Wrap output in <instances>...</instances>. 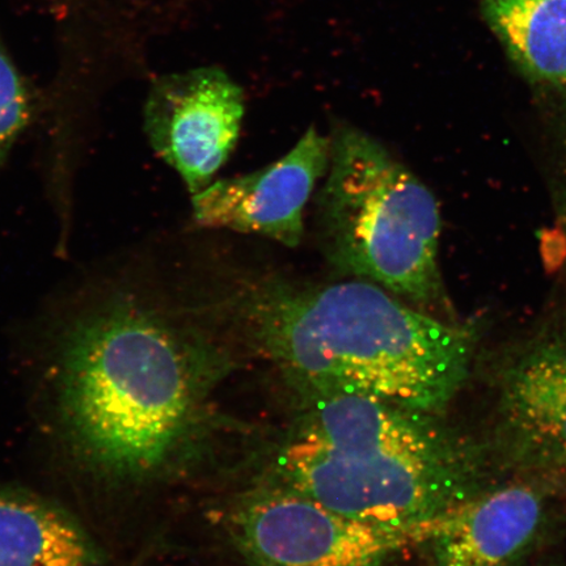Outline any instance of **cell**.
I'll return each instance as SVG.
<instances>
[{"label":"cell","mask_w":566,"mask_h":566,"mask_svg":"<svg viewBox=\"0 0 566 566\" xmlns=\"http://www.w3.org/2000/svg\"><path fill=\"white\" fill-rule=\"evenodd\" d=\"M174 303L132 277L98 283L56 325L53 417L76 469L109 488L157 475L189 419L208 357Z\"/></svg>","instance_id":"1"},{"label":"cell","mask_w":566,"mask_h":566,"mask_svg":"<svg viewBox=\"0 0 566 566\" xmlns=\"http://www.w3.org/2000/svg\"><path fill=\"white\" fill-rule=\"evenodd\" d=\"M214 307L279 369L318 396H369L437 416L469 379L476 332L369 281L240 279Z\"/></svg>","instance_id":"2"},{"label":"cell","mask_w":566,"mask_h":566,"mask_svg":"<svg viewBox=\"0 0 566 566\" xmlns=\"http://www.w3.org/2000/svg\"><path fill=\"white\" fill-rule=\"evenodd\" d=\"M431 417L369 396H321L283 444L279 469L287 486L332 511L424 541L438 518L484 491L475 451Z\"/></svg>","instance_id":"3"},{"label":"cell","mask_w":566,"mask_h":566,"mask_svg":"<svg viewBox=\"0 0 566 566\" xmlns=\"http://www.w3.org/2000/svg\"><path fill=\"white\" fill-rule=\"evenodd\" d=\"M325 176L316 222L329 264L423 313L454 321L438 259L441 212L428 187L350 125L334 127Z\"/></svg>","instance_id":"4"},{"label":"cell","mask_w":566,"mask_h":566,"mask_svg":"<svg viewBox=\"0 0 566 566\" xmlns=\"http://www.w3.org/2000/svg\"><path fill=\"white\" fill-rule=\"evenodd\" d=\"M232 531L256 566H384L423 542L416 531L350 518L287 485L244 501Z\"/></svg>","instance_id":"5"},{"label":"cell","mask_w":566,"mask_h":566,"mask_svg":"<svg viewBox=\"0 0 566 566\" xmlns=\"http://www.w3.org/2000/svg\"><path fill=\"white\" fill-rule=\"evenodd\" d=\"M495 434L507 462L537 478L566 479V322L548 321L501 364Z\"/></svg>","instance_id":"6"},{"label":"cell","mask_w":566,"mask_h":566,"mask_svg":"<svg viewBox=\"0 0 566 566\" xmlns=\"http://www.w3.org/2000/svg\"><path fill=\"white\" fill-rule=\"evenodd\" d=\"M146 132L154 150L201 192L235 150L244 95L224 71L202 67L160 77L148 94Z\"/></svg>","instance_id":"7"},{"label":"cell","mask_w":566,"mask_h":566,"mask_svg":"<svg viewBox=\"0 0 566 566\" xmlns=\"http://www.w3.org/2000/svg\"><path fill=\"white\" fill-rule=\"evenodd\" d=\"M331 137L310 129L290 153L256 172L217 180L192 196L201 228L256 233L289 248L298 247L303 214L316 184L327 174Z\"/></svg>","instance_id":"8"},{"label":"cell","mask_w":566,"mask_h":566,"mask_svg":"<svg viewBox=\"0 0 566 566\" xmlns=\"http://www.w3.org/2000/svg\"><path fill=\"white\" fill-rule=\"evenodd\" d=\"M544 494L533 484L484 490L431 525L434 566H516L539 534Z\"/></svg>","instance_id":"9"},{"label":"cell","mask_w":566,"mask_h":566,"mask_svg":"<svg viewBox=\"0 0 566 566\" xmlns=\"http://www.w3.org/2000/svg\"><path fill=\"white\" fill-rule=\"evenodd\" d=\"M0 566H105L73 515L39 494L0 485Z\"/></svg>","instance_id":"10"},{"label":"cell","mask_w":566,"mask_h":566,"mask_svg":"<svg viewBox=\"0 0 566 566\" xmlns=\"http://www.w3.org/2000/svg\"><path fill=\"white\" fill-rule=\"evenodd\" d=\"M513 65L536 88L566 101V0H481Z\"/></svg>","instance_id":"11"},{"label":"cell","mask_w":566,"mask_h":566,"mask_svg":"<svg viewBox=\"0 0 566 566\" xmlns=\"http://www.w3.org/2000/svg\"><path fill=\"white\" fill-rule=\"evenodd\" d=\"M30 118V98L23 81L0 45V163Z\"/></svg>","instance_id":"12"},{"label":"cell","mask_w":566,"mask_h":566,"mask_svg":"<svg viewBox=\"0 0 566 566\" xmlns=\"http://www.w3.org/2000/svg\"><path fill=\"white\" fill-rule=\"evenodd\" d=\"M551 113L547 132V177L558 233L563 238L566 266V101Z\"/></svg>","instance_id":"13"}]
</instances>
